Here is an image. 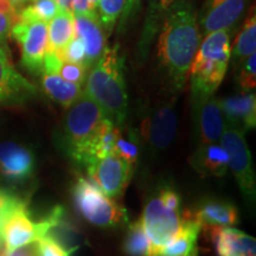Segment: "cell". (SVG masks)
I'll return each instance as SVG.
<instances>
[{"label":"cell","mask_w":256,"mask_h":256,"mask_svg":"<svg viewBox=\"0 0 256 256\" xmlns=\"http://www.w3.org/2000/svg\"><path fill=\"white\" fill-rule=\"evenodd\" d=\"M11 37L20 49L24 68L31 74H40L48 51V23L17 20L11 30Z\"/></svg>","instance_id":"9c48e42d"},{"label":"cell","mask_w":256,"mask_h":256,"mask_svg":"<svg viewBox=\"0 0 256 256\" xmlns=\"http://www.w3.org/2000/svg\"><path fill=\"white\" fill-rule=\"evenodd\" d=\"M60 10L64 11H70V0H55Z\"/></svg>","instance_id":"74e56055"},{"label":"cell","mask_w":256,"mask_h":256,"mask_svg":"<svg viewBox=\"0 0 256 256\" xmlns=\"http://www.w3.org/2000/svg\"><path fill=\"white\" fill-rule=\"evenodd\" d=\"M83 92L118 127L127 116L128 95L124 81V60L118 44L107 46L104 55L88 70Z\"/></svg>","instance_id":"7a4b0ae2"},{"label":"cell","mask_w":256,"mask_h":256,"mask_svg":"<svg viewBox=\"0 0 256 256\" xmlns=\"http://www.w3.org/2000/svg\"><path fill=\"white\" fill-rule=\"evenodd\" d=\"M211 234L217 256H256L254 238L232 226L206 229Z\"/></svg>","instance_id":"ac0fdd59"},{"label":"cell","mask_w":256,"mask_h":256,"mask_svg":"<svg viewBox=\"0 0 256 256\" xmlns=\"http://www.w3.org/2000/svg\"><path fill=\"white\" fill-rule=\"evenodd\" d=\"M60 11V6L55 0H32L18 10V20L49 23Z\"/></svg>","instance_id":"4316f807"},{"label":"cell","mask_w":256,"mask_h":256,"mask_svg":"<svg viewBox=\"0 0 256 256\" xmlns=\"http://www.w3.org/2000/svg\"><path fill=\"white\" fill-rule=\"evenodd\" d=\"M72 194L80 215L96 226L110 228L127 222L126 209L104 194L89 178L82 176L76 178Z\"/></svg>","instance_id":"5b68a950"},{"label":"cell","mask_w":256,"mask_h":256,"mask_svg":"<svg viewBox=\"0 0 256 256\" xmlns=\"http://www.w3.org/2000/svg\"><path fill=\"white\" fill-rule=\"evenodd\" d=\"M75 17L76 36L82 40L86 51V68L88 70L100 60L107 49V34L98 12L78 14Z\"/></svg>","instance_id":"9a60e30c"},{"label":"cell","mask_w":256,"mask_h":256,"mask_svg":"<svg viewBox=\"0 0 256 256\" xmlns=\"http://www.w3.org/2000/svg\"><path fill=\"white\" fill-rule=\"evenodd\" d=\"M232 34L220 30L202 38L188 72L192 107L212 96L222 83L230 63Z\"/></svg>","instance_id":"3957f363"},{"label":"cell","mask_w":256,"mask_h":256,"mask_svg":"<svg viewBox=\"0 0 256 256\" xmlns=\"http://www.w3.org/2000/svg\"><path fill=\"white\" fill-rule=\"evenodd\" d=\"M191 166L202 177H224L229 168V156L220 142L200 144L190 158Z\"/></svg>","instance_id":"d6986e66"},{"label":"cell","mask_w":256,"mask_h":256,"mask_svg":"<svg viewBox=\"0 0 256 256\" xmlns=\"http://www.w3.org/2000/svg\"><path fill=\"white\" fill-rule=\"evenodd\" d=\"M124 252L128 256H152L151 242L147 238L142 220L130 223L124 241Z\"/></svg>","instance_id":"484cf974"},{"label":"cell","mask_w":256,"mask_h":256,"mask_svg":"<svg viewBox=\"0 0 256 256\" xmlns=\"http://www.w3.org/2000/svg\"><path fill=\"white\" fill-rule=\"evenodd\" d=\"M36 95V87L14 68L8 51L0 46V104H24Z\"/></svg>","instance_id":"5bb4252c"},{"label":"cell","mask_w":256,"mask_h":256,"mask_svg":"<svg viewBox=\"0 0 256 256\" xmlns=\"http://www.w3.org/2000/svg\"><path fill=\"white\" fill-rule=\"evenodd\" d=\"M191 215L204 230L215 226H232L238 222V210L229 202H204Z\"/></svg>","instance_id":"7402d4cb"},{"label":"cell","mask_w":256,"mask_h":256,"mask_svg":"<svg viewBox=\"0 0 256 256\" xmlns=\"http://www.w3.org/2000/svg\"><path fill=\"white\" fill-rule=\"evenodd\" d=\"M0 256H4V252H0Z\"/></svg>","instance_id":"b9f144b4"},{"label":"cell","mask_w":256,"mask_h":256,"mask_svg":"<svg viewBox=\"0 0 256 256\" xmlns=\"http://www.w3.org/2000/svg\"><path fill=\"white\" fill-rule=\"evenodd\" d=\"M140 220L151 242L152 256H156L160 249L180 229L183 214L182 210L168 206L159 192L145 204Z\"/></svg>","instance_id":"52a82bcc"},{"label":"cell","mask_w":256,"mask_h":256,"mask_svg":"<svg viewBox=\"0 0 256 256\" xmlns=\"http://www.w3.org/2000/svg\"><path fill=\"white\" fill-rule=\"evenodd\" d=\"M177 124L174 102H164L144 118L139 130L140 136L151 151H164L174 142Z\"/></svg>","instance_id":"8fae6325"},{"label":"cell","mask_w":256,"mask_h":256,"mask_svg":"<svg viewBox=\"0 0 256 256\" xmlns=\"http://www.w3.org/2000/svg\"><path fill=\"white\" fill-rule=\"evenodd\" d=\"M156 56L170 88L185 87L192 60L202 42L198 10L192 0H176L165 14L158 32Z\"/></svg>","instance_id":"6da1fadb"},{"label":"cell","mask_w":256,"mask_h":256,"mask_svg":"<svg viewBox=\"0 0 256 256\" xmlns=\"http://www.w3.org/2000/svg\"><path fill=\"white\" fill-rule=\"evenodd\" d=\"M10 2H12V5H14L16 8L19 10L20 8H23L24 5H26L30 2H32V0H10Z\"/></svg>","instance_id":"f35d334b"},{"label":"cell","mask_w":256,"mask_h":256,"mask_svg":"<svg viewBox=\"0 0 256 256\" xmlns=\"http://www.w3.org/2000/svg\"><path fill=\"white\" fill-rule=\"evenodd\" d=\"M98 2H100V0H88V2H89V6H90L92 11L96 12V8H98Z\"/></svg>","instance_id":"ab89813d"},{"label":"cell","mask_w":256,"mask_h":256,"mask_svg":"<svg viewBox=\"0 0 256 256\" xmlns=\"http://www.w3.org/2000/svg\"><path fill=\"white\" fill-rule=\"evenodd\" d=\"M106 119L104 112L84 92L66 108L62 126V145L76 164L84 166L88 147Z\"/></svg>","instance_id":"277c9868"},{"label":"cell","mask_w":256,"mask_h":256,"mask_svg":"<svg viewBox=\"0 0 256 256\" xmlns=\"http://www.w3.org/2000/svg\"><path fill=\"white\" fill-rule=\"evenodd\" d=\"M34 156L28 147L14 142L0 144V178L10 184H24L34 174Z\"/></svg>","instance_id":"4fadbf2b"},{"label":"cell","mask_w":256,"mask_h":256,"mask_svg":"<svg viewBox=\"0 0 256 256\" xmlns=\"http://www.w3.org/2000/svg\"><path fill=\"white\" fill-rule=\"evenodd\" d=\"M250 0H204L198 11L202 36L220 30H234Z\"/></svg>","instance_id":"7c38bea8"},{"label":"cell","mask_w":256,"mask_h":256,"mask_svg":"<svg viewBox=\"0 0 256 256\" xmlns=\"http://www.w3.org/2000/svg\"><path fill=\"white\" fill-rule=\"evenodd\" d=\"M75 34V17L72 11L60 10L48 23V51L60 56Z\"/></svg>","instance_id":"cb8c5ba5"},{"label":"cell","mask_w":256,"mask_h":256,"mask_svg":"<svg viewBox=\"0 0 256 256\" xmlns=\"http://www.w3.org/2000/svg\"><path fill=\"white\" fill-rule=\"evenodd\" d=\"M40 74L43 90L66 110L82 95L83 87L64 80L57 70L43 68Z\"/></svg>","instance_id":"603a6c76"},{"label":"cell","mask_w":256,"mask_h":256,"mask_svg":"<svg viewBox=\"0 0 256 256\" xmlns=\"http://www.w3.org/2000/svg\"><path fill=\"white\" fill-rule=\"evenodd\" d=\"M4 252V244H2V240L0 238V252Z\"/></svg>","instance_id":"60d3db41"},{"label":"cell","mask_w":256,"mask_h":256,"mask_svg":"<svg viewBox=\"0 0 256 256\" xmlns=\"http://www.w3.org/2000/svg\"><path fill=\"white\" fill-rule=\"evenodd\" d=\"M58 74L68 82L75 83V84L83 87V86H84L86 78H87L88 69L86 68L83 64L60 60Z\"/></svg>","instance_id":"1f68e13d"},{"label":"cell","mask_w":256,"mask_h":256,"mask_svg":"<svg viewBox=\"0 0 256 256\" xmlns=\"http://www.w3.org/2000/svg\"><path fill=\"white\" fill-rule=\"evenodd\" d=\"M63 208L56 206L46 218L34 220L26 203L20 204L0 223V238L4 244V252L30 244L49 234L62 220Z\"/></svg>","instance_id":"8992f818"},{"label":"cell","mask_w":256,"mask_h":256,"mask_svg":"<svg viewBox=\"0 0 256 256\" xmlns=\"http://www.w3.org/2000/svg\"><path fill=\"white\" fill-rule=\"evenodd\" d=\"M236 81L241 92H249L256 87V54H252L238 66Z\"/></svg>","instance_id":"4dcf8cb0"},{"label":"cell","mask_w":256,"mask_h":256,"mask_svg":"<svg viewBox=\"0 0 256 256\" xmlns=\"http://www.w3.org/2000/svg\"><path fill=\"white\" fill-rule=\"evenodd\" d=\"M197 138L200 144L220 142L226 124L220 110L218 98L210 96L192 107Z\"/></svg>","instance_id":"2e32d148"},{"label":"cell","mask_w":256,"mask_h":256,"mask_svg":"<svg viewBox=\"0 0 256 256\" xmlns=\"http://www.w3.org/2000/svg\"><path fill=\"white\" fill-rule=\"evenodd\" d=\"M60 57L68 62L83 64L86 66V51L82 40L76 36L66 44V46L60 54Z\"/></svg>","instance_id":"836d02e7"},{"label":"cell","mask_w":256,"mask_h":256,"mask_svg":"<svg viewBox=\"0 0 256 256\" xmlns=\"http://www.w3.org/2000/svg\"><path fill=\"white\" fill-rule=\"evenodd\" d=\"M18 20V10L10 0H0V46L6 48L11 30Z\"/></svg>","instance_id":"f546056e"},{"label":"cell","mask_w":256,"mask_h":256,"mask_svg":"<svg viewBox=\"0 0 256 256\" xmlns=\"http://www.w3.org/2000/svg\"><path fill=\"white\" fill-rule=\"evenodd\" d=\"M4 256H38L36 242L19 247L10 252H4Z\"/></svg>","instance_id":"8d00e7d4"},{"label":"cell","mask_w":256,"mask_h":256,"mask_svg":"<svg viewBox=\"0 0 256 256\" xmlns=\"http://www.w3.org/2000/svg\"><path fill=\"white\" fill-rule=\"evenodd\" d=\"M86 170L88 178L113 200L122 196L134 172L133 166L115 153L95 160Z\"/></svg>","instance_id":"30bf717a"},{"label":"cell","mask_w":256,"mask_h":256,"mask_svg":"<svg viewBox=\"0 0 256 256\" xmlns=\"http://www.w3.org/2000/svg\"><path fill=\"white\" fill-rule=\"evenodd\" d=\"M114 153L122 158L124 162L136 168L138 159H139V136L138 130L130 128L127 134H122L120 130L116 138L114 147Z\"/></svg>","instance_id":"83f0119b"},{"label":"cell","mask_w":256,"mask_h":256,"mask_svg":"<svg viewBox=\"0 0 256 256\" xmlns=\"http://www.w3.org/2000/svg\"><path fill=\"white\" fill-rule=\"evenodd\" d=\"M176 2V0H147L145 20L138 42V55L140 60H145L148 56L150 49L158 34L165 14Z\"/></svg>","instance_id":"44dd1931"},{"label":"cell","mask_w":256,"mask_h":256,"mask_svg":"<svg viewBox=\"0 0 256 256\" xmlns=\"http://www.w3.org/2000/svg\"><path fill=\"white\" fill-rule=\"evenodd\" d=\"M220 144L229 156V168L238 183L240 191L249 203H254L256 196L255 171L252 154L246 140V133L236 128L226 127Z\"/></svg>","instance_id":"ba28073f"},{"label":"cell","mask_w":256,"mask_h":256,"mask_svg":"<svg viewBox=\"0 0 256 256\" xmlns=\"http://www.w3.org/2000/svg\"><path fill=\"white\" fill-rule=\"evenodd\" d=\"M200 230V224L194 220L190 211L183 212L180 229L160 249L156 256H198V236Z\"/></svg>","instance_id":"ffe728a7"},{"label":"cell","mask_w":256,"mask_h":256,"mask_svg":"<svg viewBox=\"0 0 256 256\" xmlns=\"http://www.w3.org/2000/svg\"><path fill=\"white\" fill-rule=\"evenodd\" d=\"M256 51V14L255 6L252 5L249 10L244 23L242 25L241 31L235 38L232 46L230 60L234 66L238 68L243 60L255 54Z\"/></svg>","instance_id":"d4e9b609"},{"label":"cell","mask_w":256,"mask_h":256,"mask_svg":"<svg viewBox=\"0 0 256 256\" xmlns=\"http://www.w3.org/2000/svg\"><path fill=\"white\" fill-rule=\"evenodd\" d=\"M124 6V0H100L98 2L96 12L108 37L113 32L115 25L120 19Z\"/></svg>","instance_id":"f1b7e54d"},{"label":"cell","mask_w":256,"mask_h":256,"mask_svg":"<svg viewBox=\"0 0 256 256\" xmlns=\"http://www.w3.org/2000/svg\"><path fill=\"white\" fill-rule=\"evenodd\" d=\"M37 255L38 256H72L76 248L66 249L49 234L36 241Z\"/></svg>","instance_id":"d6a6232c"},{"label":"cell","mask_w":256,"mask_h":256,"mask_svg":"<svg viewBox=\"0 0 256 256\" xmlns=\"http://www.w3.org/2000/svg\"><path fill=\"white\" fill-rule=\"evenodd\" d=\"M70 11L74 16L90 14V6H89L88 0H70Z\"/></svg>","instance_id":"d590c367"},{"label":"cell","mask_w":256,"mask_h":256,"mask_svg":"<svg viewBox=\"0 0 256 256\" xmlns=\"http://www.w3.org/2000/svg\"><path fill=\"white\" fill-rule=\"evenodd\" d=\"M226 127L236 128L243 133L256 126V98L254 92L218 98Z\"/></svg>","instance_id":"e0dca14e"},{"label":"cell","mask_w":256,"mask_h":256,"mask_svg":"<svg viewBox=\"0 0 256 256\" xmlns=\"http://www.w3.org/2000/svg\"><path fill=\"white\" fill-rule=\"evenodd\" d=\"M23 203V200L14 196V194H12L11 192L4 190V188H0V223H2L5 217H8L16 208H18Z\"/></svg>","instance_id":"e575fe53"}]
</instances>
